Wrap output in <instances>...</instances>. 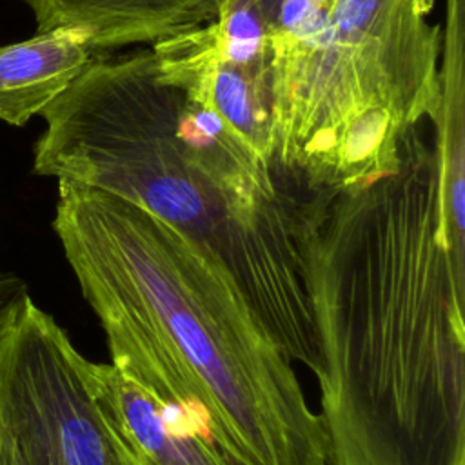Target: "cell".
Listing matches in <instances>:
<instances>
[{
  "instance_id": "cell-12",
  "label": "cell",
  "mask_w": 465,
  "mask_h": 465,
  "mask_svg": "<svg viewBox=\"0 0 465 465\" xmlns=\"http://www.w3.org/2000/svg\"><path fill=\"white\" fill-rule=\"evenodd\" d=\"M27 298L29 292L25 282L15 272L0 271V338L9 329Z\"/></svg>"
},
{
  "instance_id": "cell-3",
  "label": "cell",
  "mask_w": 465,
  "mask_h": 465,
  "mask_svg": "<svg viewBox=\"0 0 465 465\" xmlns=\"http://www.w3.org/2000/svg\"><path fill=\"white\" fill-rule=\"evenodd\" d=\"M180 91L151 49L93 58L40 114L33 171L149 211L213 258L291 360L316 378L322 356L307 285L314 220L329 193L300 203L249 200L214 178L178 129Z\"/></svg>"
},
{
  "instance_id": "cell-2",
  "label": "cell",
  "mask_w": 465,
  "mask_h": 465,
  "mask_svg": "<svg viewBox=\"0 0 465 465\" xmlns=\"http://www.w3.org/2000/svg\"><path fill=\"white\" fill-rule=\"evenodd\" d=\"M56 182L53 229L111 363L191 414L242 465H327L322 418L231 276L140 205Z\"/></svg>"
},
{
  "instance_id": "cell-6",
  "label": "cell",
  "mask_w": 465,
  "mask_h": 465,
  "mask_svg": "<svg viewBox=\"0 0 465 465\" xmlns=\"http://www.w3.org/2000/svg\"><path fill=\"white\" fill-rule=\"evenodd\" d=\"M151 51L165 84L216 113L260 160L282 167L276 158L265 29L243 0H227L213 22L154 42Z\"/></svg>"
},
{
  "instance_id": "cell-1",
  "label": "cell",
  "mask_w": 465,
  "mask_h": 465,
  "mask_svg": "<svg viewBox=\"0 0 465 465\" xmlns=\"http://www.w3.org/2000/svg\"><path fill=\"white\" fill-rule=\"evenodd\" d=\"M427 122L394 169L334 189L309 236L327 465H465V256Z\"/></svg>"
},
{
  "instance_id": "cell-5",
  "label": "cell",
  "mask_w": 465,
  "mask_h": 465,
  "mask_svg": "<svg viewBox=\"0 0 465 465\" xmlns=\"http://www.w3.org/2000/svg\"><path fill=\"white\" fill-rule=\"evenodd\" d=\"M85 365L29 296L0 338V425L24 465H116Z\"/></svg>"
},
{
  "instance_id": "cell-11",
  "label": "cell",
  "mask_w": 465,
  "mask_h": 465,
  "mask_svg": "<svg viewBox=\"0 0 465 465\" xmlns=\"http://www.w3.org/2000/svg\"><path fill=\"white\" fill-rule=\"evenodd\" d=\"M91 60L93 51L84 35L62 27L0 45V120L25 125L64 93Z\"/></svg>"
},
{
  "instance_id": "cell-7",
  "label": "cell",
  "mask_w": 465,
  "mask_h": 465,
  "mask_svg": "<svg viewBox=\"0 0 465 465\" xmlns=\"http://www.w3.org/2000/svg\"><path fill=\"white\" fill-rule=\"evenodd\" d=\"M85 374L104 421L143 465H242L207 427L120 367L87 360Z\"/></svg>"
},
{
  "instance_id": "cell-14",
  "label": "cell",
  "mask_w": 465,
  "mask_h": 465,
  "mask_svg": "<svg viewBox=\"0 0 465 465\" xmlns=\"http://www.w3.org/2000/svg\"><path fill=\"white\" fill-rule=\"evenodd\" d=\"M0 465H24L13 441L0 425Z\"/></svg>"
},
{
  "instance_id": "cell-8",
  "label": "cell",
  "mask_w": 465,
  "mask_h": 465,
  "mask_svg": "<svg viewBox=\"0 0 465 465\" xmlns=\"http://www.w3.org/2000/svg\"><path fill=\"white\" fill-rule=\"evenodd\" d=\"M249 2L265 27L276 158L282 167L298 174L294 171V156L303 133L320 47L334 0Z\"/></svg>"
},
{
  "instance_id": "cell-9",
  "label": "cell",
  "mask_w": 465,
  "mask_h": 465,
  "mask_svg": "<svg viewBox=\"0 0 465 465\" xmlns=\"http://www.w3.org/2000/svg\"><path fill=\"white\" fill-rule=\"evenodd\" d=\"M38 31L73 29L91 51H111L213 22L225 0H24Z\"/></svg>"
},
{
  "instance_id": "cell-4",
  "label": "cell",
  "mask_w": 465,
  "mask_h": 465,
  "mask_svg": "<svg viewBox=\"0 0 465 465\" xmlns=\"http://www.w3.org/2000/svg\"><path fill=\"white\" fill-rule=\"evenodd\" d=\"M432 0H334L294 171L318 191L391 171L440 98Z\"/></svg>"
},
{
  "instance_id": "cell-10",
  "label": "cell",
  "mask_w": 465,
  "mask_h": 465,
  "mask_svg": "<svg viewBox=\"0 0 465 465\" xmlns=\"http://www.w3.org/2000/svg\"><path fill=\"white\" fill-rule=\"evenodd\" d=\"M430 127L445 231L452 249L465 254V0H445L440 98Z\"/></svg>"
},
{
  "instance_id": "cell-13",
  "label": "cell",
  "mask_w": 465,
  "mask_h": 465,
  "mask_svg": "<svg viewBox=\"0 0 465 465\" xmlns=\"http://www.w3.org/2000/svg\"><path fill=\"white\" fill-rule=\"evenodd\" d=\"M102 416V414H100ZM104 420V418H102ZM105 423V421H104ZM105 429L109 432V438H111V445H113V452H114V461L116 465H143L134 454L133 450L125 445V441L105 423Z\"/></svg>"
}]
</instances>
